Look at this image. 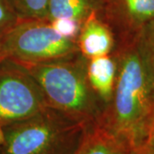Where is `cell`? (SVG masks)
Wrapping results in <instances>:
<instances>
[{"instance_id": "obj_13", "label": "cell", "mask_w": 154, "mask_h": 154, "mask_svg": "<svg viewBox=\"0 0 154 154\" xmlns=\"http://www.w3.org/2000/svg\"><path fill=\"white\" fill-rule=\"evenodd\" d=\"M154 153V109L149 118L136 154Z\"/></svg>"}, {"instance_id": "obj_1", "label": "cell", "mask_w": 154, "mask_h": 154, "mask_svg": "<svg viewBox=\"0 0 154 154\" xmlns=\"http://www.w3.org/2000/svg\"><path fill=\"white\" fill-rule=\"evenodd\" d=\"M116 62L112 105L99 122L136 153L154 107V64L140 34Z\"/></svg>"}, {"instance_id": "obj_8", "label": "cell", "mask_w": 154, "mask_h": 154, "mask_svg": "<svg viewBox=\"0 0 154 154\" xmlns=\"http://www.w3.org/2000/svg\"><path fill=\"white\" fill-rule=\"evenodd\" d=\"M88 82L93 90L105 103L112 99L116 79V62L110 56L89 59L87 65Z\"/></svg>"}, {"instance_id": "obj_5", "label": "cell", "mask_w": 154, "mask_h": 154, "mask_svg": "<svg viewBox=\"0 0 154 154\" xmlns=\"http://www.w3.org/2000/svg\"><path fill=\"white\" fill-rule=\"evenodd\" d=\"M4 70L0 72V128L28 119L49 107L37 82L22 66Z\"/></svg>"}, {"instance_id": "obj_7", "label": "cell", "mask_w": 154, "mask_h": 154, "mask_svg": "<svg viewBox=\"0 0 154 154\" xmlns=\"http://www.w3.org/2000/svg\"><path fill=\"white\" fill-rule=\"evenodd\" d=\"M75 154H135L100 122L88 127Z\"/></svg>"}, {"instance_id": "obj_9", "label": "cell", "mask_w": 154, "mask_h": 154, "mask_svg": "<svg viewBox=\"0 0 154 154\" xmlns=\"http://www.w3.org/2000/svg\"><path fill=\"white\" fill-rule=\"evenodd\" d=\"M94 10L92 0H49L47 18H72L83 22Z\"/></svg>"}, {"instance_id": "obj_2", "label": "cell", "mask_w": 154, "mask_h": 154, "mask_svg": "<svg viewBox=\"0 0 154 154\" xmlns=\"http://www.w3.org/2000/svg\"><path fill=\"white\" fill-rule=\"evenodd\" d=\"M90 125L49 106L1 127L0 154H75Z\"/></svg>"}, {"instance_id": "obj_12", "label": "cell", "mask_w": 154, "mask_h": 154, "mask_svg": "<svg viewBox=\"0 0 154 154\" xmlns=\"http://www.w3.org/2000/svg\"><path fill=\"white\" fill-rule=\"evenodd\" d=\"M20 2L29 17L38 20L47 17L49 0H20Z\"/></svg>"}, {"instance_id": "obj_17", "label": "cell", "mask_w": 154, "mask_h": 154, "mask_svg": "<svg viewBox=\"0 0 154 154\" xmlns=\"http://www.w3.org/2000/svg\"><path fill=\"white\" fill-rule=\"evenodd\" d=\"M153 109H154V107H153Z\"/></svg>"}, {"instance_id": "obj_16", "label": "cell", "mask_w": 154, "mask_h": 154, "mask_svg": "<svg viewBox=\"0 0 154 154\" xmlns=\"http://www.w3.org/2000/svg\"><path fill=\"white\" fill-rule=\"evenodd\" d=\"M5 57H4V54H3V51H2V46H1V42H0V61L2 59H4Z\"/></svg>"}, {"instance_id": "obj_4", "label": "cell", "mask_w": 154, "mask_h": 154, "mask_svg": "<svg viewBox=\"0 0 154 154\" xmlns=\"http://www.w3.org/2000/svg\"><path fill=\"white\" fill-rule=\"evenodd\" d=\"M0 42L4 57L17 63L70 58L79 51L75 40L62 37L38 19L11 26Z\"/></svg>"}, {"instance_id": "obj_3", "label": "cell", "mask_w": 154, "mask_h": 154, "mask_svg": "<svg viewBox=\"0 0 154 154\" xmlns=\"http://www.w3.org/2000/svg\"><path fill=\"white\" fill-rule=\"evenodd\" d=\"M69 58L18 63L37 82L51 107L88 124L101 117L87 69Z\"/></svg>"}, {"instance_id": "obj_6", "label": "cell", "mask_w": 154, "mask_h": 154, "mask_svg": "<svg viewBox=\"0 0 154 154\" xmlns=\"http://www.w3.org/2000/svg\"><path fill=\"white\" fill-rule=\"evenodd\" d=\"M78 49L88 59L108 55L114 46V37L110 28L93 11L82 23L78 35Z\"/></svg>"}, {"instance_id": "obj_18", "label": "cell", "mask_w": 154, "mask_h": 154, "mask_svg": "<svg viewBox=\"0 0 154 154\" xmlns=\"http://www.w3.org/2000/svg\"><path fill=\"white\" fill-rule=\"evenodd\" d=\"M152 154H154V153H152Z\"/></svg>"}, {"instance_id": "obj_11", "label": "cell", "mask_w": 154, "mask_h": 154, "mask_svg": "<svg viewBox=\"0 0 154 154\" xmlns=\"http://www.w3.org/2000/svg\"><path fill=\"white\" fill-rule=\"evenodd\" d=\"M51 28L62 37L75 39L81 31V22L72 18H56L50 21Z\"/></svg>"}, {"instance_id": "obj_15", "label": "cell", "mask_w": 154, "mask_h": 154, "mask_svg": "<svg viewBox=\"0 0 154 154\" xmlns=\"http://www.w3.org/2000/svg\"><path fill=\"white\" fill-rule=\"evenodd\" d=\"M13 20V16L9 11L8 7L5 5V3L0 0V28H3L11 24Z\"/></svg>"}, {"instance_id": "obj_10", "label": "cell", "mask_w": 154, "mask_h": 154, "mask_svg": "<svg viewBox=\"0 0 154 154\" xmlns=\"http://www.w3.org/2000/svg\"><path fill=\"white\" fill-rule=\"evenodd\" d=\"M127 22L134 28L142 29L154 21V0H122Z\"/></svg>"}, {"instance_id": "obj_14", "label": "cell", "mask_w": 154, "mask_h": 154, "mask_svg": "<svg viewBox=\"0 0 154 154\" xmlns=\"http://www.w3.org/2000/svg\"><path fill=\"white\" fill-rule=\"evenodd\" d=\"M140 35L154 64V21L142 28Z\"/></svg>"}]
</instances>
